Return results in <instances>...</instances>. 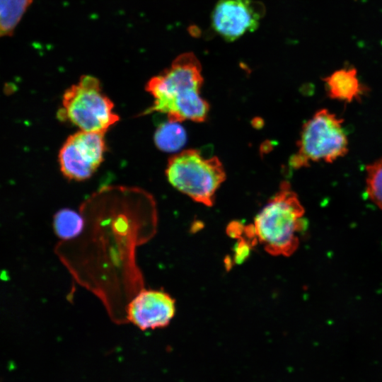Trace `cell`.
Returning a JSON list of instances; mask_svg holds the SVG:
<instances>
[{
  "label": "cell",
  "instance_id": "cell-1",
  "mask_svg": "<svg viewBox=\"0 0 382 382\" xmlns=\"http://www.w3.org/2000/svg\"><path fill=\"white\" fill-rule=\"evenodd\" d=\"M203 81L197 57L192 52L180 54L146 84L145 89L154 100L143 115L156 112L166 115L169 122H204L209 105L201 95Z\"/></svg>",
  "mask_w": 382,
  "mask_h": 382
},
{
  "label": "cell",
  "instance_id": "cell-2",
  "mask_svg": "<svg viewBox=\"0 0 382 382\" xmlns=\"http://www.w3.org/2000/svg\"><path fill=\"white\" fill-rule=\"evenodd\" d=\"M304 209L296 193L286 182L255 218L257 240L273 255L289 256L297 249L304 226Z\"/></svg>",
  "mask_w": 382,
  "mask_h": 382
},
{
  "label": "cell",
  "instance_id": "cell-3",
  "mask_svg": "<svg viewBox=\"0 0 382 382\" xmlns=\"http://www.w3.org/2000/svg\"><path fill=\"white\" fill-rule=\"evenodd\" d=\"M166 176L178 191L195 202L211 207L226 173L216 156L205 157L196 149L184 150L168 161Z\"/></svg>",
  "mask_w": 382,
  "mask_h": 382
},
{
  "label": "cell",
  "instance_id": "cell-4",
  "mask_svg": "<svg viewBox=\"0 0 382 382\" xmlns=\"http://www.w3.org/2000/svg\"><path fill=\"white\" fill-rule=\"evenodd\" d=\"M349 141L343 120L327 109L317 111L304 123L296 152L290 166L299 169L311 163H332L348 152Z\"/></svg>",
  "mask_w": 382,
  "mask_h": 382
},
{
  "label": "cell",
  "instance_id": "cell-5",
  "mask_svg": "<svg viewBox=\"0 0 382 382\" xmlns=\"http://www.w3.org/2000/svg\"><path fill=\"white\" fill-rule=\"evenodd\" d=\"M114 104L103 93L100 81L90 75L66 90L58 116L86 132H105L119 120Z\"/></svg>",
  "mask_w": 382,
  "mask_h": 382
},
{
  "label": "cell",
  "instance_id": "cell-6",
  "mask_svg": "<svg viewBox=\"0 0 382 382\" xmlns=\"http://www.w3.org/2000/svg\"><path fill=\"white\" fill-rule=\"evenodd\" d=\"M105 133L80 130L70 135L59 153L60 169L71 180L90 178L103 161Z\"/></svg>",
  "mask_w": 382,
  "mask_h": 382
},
{
  "label": "cell",
  "instance_id": "cell-7",
  "mask_svg": "<svg viewBox=\"0 0 382 382\" xmlns=\"http://www.w3.org/2000/svg\"><path fill=\"white\" fill-rule=\"evenodd\" d=\"M263 12V6L252 0H221L212 13V27L225 40L233 41L255 30Z\"/></svg>",
  "mask_w": 382,
  "mask_h": 382
},
{
  "label": "cell",
  "instance_id": "cell-8",
  "mask_svg": "<svg viewBox=\"0 0 382 382\" xmlns=\"http://www.w3.org/2000/svg\"><path fill=\"white\" fill-rule=\"evenodd\" d=\"M175 313V300L162 290H143L127 306V318L142 330L167 326Z\"/></svg>",
  "mask_w": 382,
  "mask_h": 382
},
{
  "label": "cell",
  "instance_id": "cell-9",
  "mask_svg": "<svg viewBox=\"0 0 382 382\" xmlns=\"http://www.w3.org/2000/svg\"><path fill=\"white\" fill-rule=\"evenodd\" d=\"M323 80L328 96L342 102L351 103L359 99L365 90L354 67L337 69Z\"/></svg>",
  "mask_w": 382,
  "mask_h": 382
},
{
  "label": "cell",
  "instance_id": "cell-10",
  "mask_svg": "<svg viewBox=\"0 0 382 382\" xmlns=\"http://www.w3.org/2000/svg\"><path fill=\"white\" fill-rule=\"evenodd\" d=\"M33 0H0V37L11 34Z\"/></svg>",
  "mask_w": 382,
  "mask_h": 382
},
{
  "label": "cell",
  "instance_id": "cell-11",
  "mask_svg": "<svg viewBox=\"0 0 382 382\" xmlns=\"http://www.w3.org/2000/svg\"><path fill=\"white\" fill-rule=\"evenodd\" d=\"M154 141L156 146L162 151H175L184 146L186 134L179 122L168 121L158 127Z\"/></svg>",
  "mask_w": 382,
  "mask_h": 382
},
{
  "label": "cell",
  "instance_id": "cell-12",
  "mask_svg": "<svg viewBox=\"0 0 382 382\" xmlns=\"http://www.w3.org/2000/svg\"><path fill=\"white\" fill-rule=\"evenodd\" d=\"M83 226L84 221L81 215L72 209H62L54 216V230L62 239L76 238L81 233Z\"/></svg>",
  "mask_w": 382,
  "mask_h": 382
},
{
  "label": "cell",
  "instance_id": "cell-13",
  "mask_svg": "<svg viewBox=\"0 0 382 382\" xmlns=\"http://www.w3.org/2000/svg\"><path fill=\"white\" fill-rule=\"evenodd\" d=\"M366 190L371 200L382 209V157L366 166Z\"/></svg>",
  "mask_w": 382,
  "mask_h": 382
},
{
  "label": "cell",
  "instance_id": "cell-14",
  "mask_svg": "<svg viewBox=\"0 0 382 382\" xmlns=\"http://www.w3.org/2000/svg\"><path fill=\"white\" fill-rule=\"evenodd\" d=\"M255 241L248 239L240 238L239 242L235 247L234 260L237 263H241L249 255L250 248Z\"/></svg>",
  "mask_w": 382,
  "mask_h": 382
}]
</instances>
